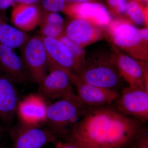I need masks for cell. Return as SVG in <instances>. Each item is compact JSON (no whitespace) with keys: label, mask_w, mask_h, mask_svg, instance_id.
Instances as JSON below:
<instances>
[{"label":"cell","mask_w":148,"mask_h":148,"mask_svg":"<svg viewBox=\"0 0 148 148\" xmlns=\"http://www.w3.org/2000/svg\"><path fill=\"white\" fill-rule=\"evenodd\" d=\"M79 146V145H78ZM81 148H101L100 147H87V146H84V147H80Z\"/></svg>","instance_id":"cell-30"},{"label":"cell","mask_w":148,"mask_h":148,"mask_svg":"<svg viewBox=\"0 0 148 148\" xmlns=\"http://www.w3.org/2000/svg\"><path fill=\"white\" fill-rule=\"evenodd\" d=\"M42 8L37 4L17 3L12 7L11 21L16 28L29 32L39 25Z\"/></svg>","instance_id":"cell-17"},{"label":"cell","mask_w":148,"mask_h":148,"mask_svg":"<svg viewBox=\"0 0 148 148\" xmlns=\"http://www.w3.org/2000/svg\"><path fill=\"white\" fill-rule=\"evenodd\" d=\"M73 73L60 69L49 70L39 84L40 94L55 101L77 96L72 82Z\"/></svg>","instance_id":"cell-8"},{"label":"cell","mask_w":148,"mask_h":148,"mask_svg":"<svg viewBox=\"0 0 148 148\" xmlns=\"http://www.w3.org/2000/svg\"><path fill=\"white\" fill-rule=\"evenodd\" d=\"M77 76L83 82L109 90L119 91L123 80L112 57L111 47H99L86 57Z\"/></svg>","instance_id":"cell-2"},{"label":"cell","mask_w":148,"mask_h":148,"mask_svg":"<svg viewBox=\"0 0 148 148\" xmlns=\"http://www.w3.org/2000/svg\"><path fill=\"white\" fill-rule=\"evenodd\" d=\"M125 115L145 123L148 120V91L144 88H123L114 103Z\"/></svg>","instance_id":"cell-7"},{"label":"cell","mask_w":148,"mask_h":148,"mask_svg":"<svg viewBox=\"0 0 148 148\" xmlns=\"http://www.w3.org/2000/svg\"><path fill=\"white\" fill-rule=\"evenodd\" d=\"M105 31L112 45L137 60L148 61V42L141 38L139 29L129 20L114 19Z\"/></svg>","instance_id":"cell-4"},{"label":"cell","mask_w":148,"mask_h":148,"mask_svg":"<svg viewBox=\"0 0 148 148\" xmlns=\"http://www.w3.org/2000/svg\"><path fill=\"white\" fill-rule=\"evenodd\" d=\"M2 132H3V130H0V135H1V133Z\"/></svg>","instance_id":"cell-32"},{"label":"cell","mask_w":148,"mask_h":148,"mask_svg":"<svg viewBox=\"0 0 148 148\" xmlns=\"http://www.w3.org/2000/svg\"><path fill=\"white\" fill-rule=\"evenodd\" d=\"M58 39L64 44L73 57L76 66V71L75 74L77 75L84 66L86 60V54L84 48L69 39L64 33Z\"/></svg>","instance_id":"cell-20"},{"label":"cell","mask_w":148,"mask_h":148,"mask_svg":"<svg viewBox=\"0 0 148 148\" xmlns=\"http://www.w3.org/2000/svg\"><path fill=\"white\" fill-rule=\"evenodd\" d=\"M63 12L73 18L86 20L105 29L113 20L106 6L101 3H67Z\"/></svg>","instance_id":"cell-9"},{"label":"cell","mask_w":148,"mask_h":148,"mask_svg":"<svg viewBox=\"0 0 148 148\" xmlns=\"http://www.w3.org/2000/svg\"><path fill=\"white\" fill-rule=\"evenodd\" d=\"M21 49V58L29 79L39 84L48 72L47 55L42 37H29Z\"/></svg>","instance_id":"cell-6"},{"label":"cell","mask_w":148,"mask_h":148,"mask_svg":"<svg viewBox=\"0 0 148 148\" xmlns=\"http://www.w3.org/2000/svg\"><path fill=\"white\" fill-rule=\"evenodd\" d=\"M88 108L81 101L77 95L48 104L45 123L47 129L57 139L63 138L66 141Z\"/></svg>","instance_id":"cell-3"},{"label":"cell","mask_w":148,"mask_h":148,"mask_svg":"<svg viewBox=\"0 0 148 148\" xmlns=\"http://www.w3.org/2000/svg\"><path fill=\"white\" fill-rule=\"evenodd\" d=\"M111 10L119 18H125L127 1L126 0H105Z\"/></svg>","instance_id":"cell-23"},{"label":"cell","mask_w":148,"mask_h":148,"mask_svg":"<svg viewBox=\"0 0 148 148\" xmlns=\"http://www.w3.org/2000/svg\"><path fill=\"white\" fill-rule=\"evenodd\" d=\"M54 145L56 148H81L75 143L69 140L57 141Z\"/></svg>","instance_id":"cell-25"},{"label":"cell","mask_w":148,"mask_h":148,"mask_svg":"<svg viewBox=\"0 0 148 148\" xmlns=\"http://www.w3.org/2000/svg\"><path fill=\"white\" fill-rule=\"evenodd\" d=\"M112 46V59L123 81L128 86L148 91L147 61L137 60Z\"/></svg>","instance_id":"cell-5"},{"label":"cell","mask_w":148,"mask_h":148,"mask_svg":"<svg viewBox=\"0 0 148 148\" xmlns=\"http://www.w3.org/2000/svg\"><path fill=\"white\" fill-rule=\"evenodd\" d=\"M68 3H98L105 4L102 0H65Z\"/></svg>","instance_id":"cell-27"},{"label":"cell","mask_w":148,"mask_h":148,"mask_svg":"<svg viewBox=\"0 0 148 148\" xmlns=\"http://www.w3.org/2000/svg\"><path fill=\"white\" fill-rule=\"evenodd\" d=\"M41 8L51 12L64 11L67 3L65 0H41Z\"/></svg>","instance_id":"cell-22"},{"label":"cell","mask_w":148,"mask_h":148,"mask_svg":"<svg viewBox=\"0 0 148 148\" xmlns=\"http://www.w3.org/2000/svg\"><path fill=\"white\" fill-rule=\"evenodd\" d=\"M72 79L78 97L83 104L88 107L113 104L119 96V91L83 82L75 73L72 75Z\"/></svg>","instance_id":"cell-11"},{"label":"cell","mask_w":148,"mask_h":148,"mask_svg":"<svg viewBox=\"0 0 148 148\" xmlns=\"http://www.w3.org/2000/svg\"><path fill=\"white\" fill-rule=\"evenodd\" d=\"M41 94H31L19 100L16 114L21 124L41 126L45 123L48 104Z\"/></svg>","instance_id":"cell-10"},{"label":"cell","mask_w":148,"mask_h":148,"mask_svg":"<svg viewBox=\"0 0 148 148\" xmlns=\"http://www.w3.org/2000/svg\"><path fill=\"white\" fill-rule=\"evenodd\" d=\"M16 4L15 0H0V11L5 12L8 9Z\"/></svg>","instance_id":"cell-26"},{"label":"cell","mask_w":148,"mask_h":148,"mask_svg":"<svg viewBox=\"0 0 148 148\" xmlns=\"http://www.w3.org/2000/svg\"><path fill=\"white\" fill-rule=\"evenodd\" d=\"M48 62V71L60 69L75 74L76 66L73 57L64 44L58 39L42 36Z\"/></svg>","instance_id":"cell-14"},{"label":"cell","mask_w":148,"mask_h":148,"mask_svg":"<svg viewBox=\"0 0 148 148\" xmlns=\"http://www.w3.org/2000/svg\"><path fill=\"white\" fill-rule=\"evenodd\" d=\"M144 124L122 113L114 103L89 107L66 140L80 147L127 148L146 128Z\"/></svg>","instance_id":"cell-1"},{"label":"cell","mask_w":148,"mask_h":148,"mask_svg":"<svg viewBox=\"0 0 148 148\" xmlns=\"http://www.w3.org/2000/svg\"><path fill=\"white\" fill-rule=\"evenodd\" d=\"M57 141L47 128L21 124L13 136V148H42Z\"/></svg>","instance_id":"cell-12"},{"label":"cell","mask_w":148,"mask_h":148,"mask_svg":"<svg viewBox=\"0 0 148 148\" xmlns=\"http://www.w3.org/2000/svg\"><path fill=\"white\" fill-rule=\"evenodd\" d=\"M39 26L42 36L58 39L64 33L65 24L41 18Z\"/></svg>","instance_id":"cell-21"},{"label":"cell","mask_w":148,"mask_h":148,"mask_svg":"<svg viewBox=\"0 0 148 148\" xmlns=\"http://www.w3.org/2000/svg\"><path fill=\"white\" fill-rule=\"evenodd\" d=\"M125 18L133 24L148 27V6L143 7L135 0H129Z\"/></svg>","instance_id":"cell-19"},{"label":"cell","mask_w":148,"mask_h":148,"mask_svg":"<svg viewBox=\"0 0 148 148\" xmlns=\"http://www.w3.org/2000/svg\"><path fill=\"white\" fill-rule=\"evenodd\" d=\"M64 34L84 48L106 38L105 29L83 19L73 18L64 27Z\"/></svg>","instance_id":"cell-13"},{"label":"cell","mask_w":148,"mask_h":148,"mask_svg":"<svg viewBox=\"0 0 148 148\" xmlns=\"http://www.w3.org/2000/svg\"><path fill=\"white\" fill-rule=\"evenodd\" d=\"M129 147L148 148V132L147 127L135 138Z\"/></svg>","instance_id":"cell-24"},{"label":"cell","mask_w":148,"mask_h":148,"mask_svg":"<svg viewBox=\"0 0 148 148\" xmlns=\"http://www.w3.org/2000/svg\"><path fill=\"white\" fill-rule=\"evenodd\" d=\"M41 0H15L16 3H26L37 4Z\"/></svg>","instance_id":"cell-28"},{"label":"cell","mask_w":148,"mask_h":148,"mask_svg":"<svg viewBox=\"0 0 148 148\" xmlns=\"http://www.w3.org/2000/svg\"><path fill=\"white\" fill-rule=\"evenodd\" d=\"M0 130H3V127H2L1 125H0Z\"/></svg>","instance_id":"cell-31"},{"label":"cell","mask_w":148,"mask_h":148,"mask_svg":"<svg viewBox=\"0 0 148 148\" xmlns=\"http://www.w3.org/2000/svg\"><path fill=\"white\" fill-rule=\"evenodd\" d=\"M29 37L26 32L10 25L5 12L0 11V43L13 49L21 48Z\"/></svg>","instance_id":"cell-18"},{"label":"cell","mask_w":148,"mask_h":148,"mask_svg":"<svg viewBox=\"0 0 148 148\" xmlns=\"http://www.w3.org/2000/svg\"><path fill=\"white\" fill-rule=\"evenodd\" d=\"M143 7H147L148 4V0H135Z\"/></svg>","instance_id":"cell-29"},{"label":"cell","mask_w":148,"mask_h":148,"mask_svg":"<svg viewBox=\"0 0 148 148\" xmlns=\"http://www.w3.org/2000/svg\"><path fill=\"white\" fill-rule=\"evenodd\" d=\"M0 68L4 74L18 84L26 83L29 78L21 58L14 49L0 43Z\"/></svg>","instance_id":"cell-16"},{"label":"cell","mask_w":148,"mask_h":148,"mask_svg":"<svg viewBox=\"0 0 148 148\" xmlns=\"http://www.w3.org/2000/svg\"><path fill=\"white\" fill-rule=\"evenodd\" d=\"M15 82L0 73V119L5 125H10L16 114L19 100Z\"/></svg>","instance_id":"cell-15"}]
</instances>
